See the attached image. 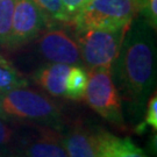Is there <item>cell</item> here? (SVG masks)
<instances>
[{"instance_id": "6da1fadb", "label": "cell", "mask_w": 157, "mask_h": 157, "mask_svg": "<svg viewBox=\"0 0 157 157\" xmlns=\"http://www.w3.org/2000/svg\"><path fill=\"white\" fill-rule=\"evenodd\" d=\"M155 29L136 15L126 29L122 43L111 67L121 99L135 119L144 109L156 79Z\"/></svg>"}, {"instance_id": "7a4b0ae2", "label": "cell", "mask_w": 157, "mask_h": 157, "mask_svg": "<svg viewBox=\"0 0 157 157\" xmlns=\"http://www.w3.org/2000/svg\"><path fill=\"white\" fill-rule=\"evenodd\" d=\"M139 10L140 0H90L70 23L76 33L90 28L128 27Z\"/></svg>"}, {"instance_id": "3957f363", "label": "cell", "mask_w": 157, "mask_h": 157, "mask_svg": "<svg viewBox=\"0 0 157 157\" xmlns=\"http://www.w3.org/2000/svg\"><path fill=\"white\" fill-rule=\"evenodd\" d=\"M2 108L7 117L32 121L42 126L59 128L61 112L45 95L39 92L19 87L1 93Z\"/></svg>"}, {"instance_id": "277c9868", "label": "cell", "mask_w": 157, "mask_h": 157, "mask_svg": "<svg viewBox=\"0 0 157 157\" xmlns=\"http://www.w3.org/2000/svg\"><path fill=\"white\" fill-rule=\"evenodd\" d=\"M127 27L90 28L77 33L80 56L90 69H111L118 56Z\"/></svg>"}, {"instance_id": "5b68a950", "label": "cell", "mask_w": 157, "mask_h": 157, "mask_svg": "<svg viewBox=\"0 0 157 157\" xmlns=\"http://www.w3.org/2000/svg\"><path fill=\"white\" fill-rule=\"evenodd\" d=\"M84 98L101 118L120 128L124 126L121 97L114 84L111 69H90Z\"/></svg>"}, {"instance_id": "8992f818", "label": "cell", "mask_w": 157, "mask_h": 157, "mask_svg": "<svg viewBox=\"0 0 157 157\" xmlns=\"http://www.w3.org/2000/svg\"><path fill=\"white\" fill-rule=\"evenodd\" d=\"M48 23L49 19L34 0H15L7 47L17 48L28 43L48 26Z\"/></svg>"}, {"instance_id": "52a82bcc", "label": "cell", "mask_w": 157, "mask_h": 157, "mask_svg": "<svg viewBox=\"0 0 157 157\" xmlns=\"http://www.w3.org/2000/svg\"><path fill=\"white\" fill-rule=\"evenodd\" d=\"M39 50L50 63L67 65H79L83 63L77 40L63 28L45 30L39 41Z\"/></svg>"}, {"instance_id": "ba28073f", "label": "cell", "mask_w": 157, "mask_h": 157, "mask_svg": "<svg viewBox=\"0 0 157 157\" xmlns=\"http://www.w3.org/2000/svg\"><path fill=\"white\" fill-rule=\"evenodd\" d=\"M21 150L25 157H67L62 136L55 128L47 126L23 135Z\"/></svg>"}, {"instance_id": "9c48e42d", "label": "cell", "mask_w": 157, "mask_h": 157, "mask_svg": "<svg viewBox=\"0 0 157 157\" xmlns=\"http://www.w3.org/2000/svg\"><path fill=\"white\" fill-rule=\"evenodd\" d=\"M102 129L78 124L62 136L67 157H99V141Z\"/></svg>"}, {"instance_id": "30bf717a", "label": "cell", "mask_w": 157, "mask_h": 157, "mask_svg": "<svg viewBox=\"0 0 157 157\" xmlns=\"http://www.w3.org/2000/svg\"><path fill=\"white\" fill-rule=\"evenodd\" d=\"M99 157H148L128 137H119L101 130L99 141Z\"/></svg>"}, {"instance_id": "8fae6325", "label": "cell", "mask_w": 157, "mask_h": 157, "mask_svg": "<svg viewBox=\"0 0 157 157\" xmlns=\"http://www.w3.org/2000/svg\"><path fill=\"white\" fill-rule=\"evenodd\" d=\"M70 65L62 63H50L40 67L34 78L48 93L55 97L65 95V80Z\"/></svg>"}, {"instance_id": "7c38bea8", "label": "cell", "mask_w": 157, "mask_h": 157, "mask_svg": "<svg viewBox=\"0 0 157 157\" xmlns=\"http://www.w3.org/2000/svg\"><path fill=\"white\" fill-rule=\"evenodd\" d=\"M89 82V72L80 65H72L69 69L65 80V95L72 100H80L84 98Z\"/></svg>"}, {"instance_id": "4fadbf2b", "label": "cell", "mask_w": 157, "mask_h": 157, "mask_svg": "<svg viewBox=\"0 0 157 157\" xmlns=\"http://www.w3.org/2000/svg\"><path fill=\"white\" fill-rule=\"evenodd\" d=\"M26 86V78L10 61L0 56V93Z\"/></svg>"}, {"instance_id": "5bb4252c", "label": "cell", "mask_w": 157, "mask_h": 157, "mask_svg": "<svg viewBox=\"0 0 157 157\" xmlns=\"http://www.w3.org/2000/svg\"><path fill=\"white\" fill-rule=\"evenodd\" d=\"M15 0H0V45L7 47L11 35Z\"/></svg>"}, {"instance_id": "9a60e30c", "label": "cell", "mask_w": 157, "mask_h": 157, "mask_svg": "<svg viewBox=\"0 0 157 157\" xmlns=\"http://www.w3.org/2000/svg\"><path fill=\"white\" fill-rule=\"evenodd\" d=\"M34 1L43 11V13L49 19V21L52 20L55 22H70L64 10L62 0H34Z\"/></svg>"}, {"instance_id": "2e32d148", "label": "cell", "mask_w": 157, "mask_h": 157, "mask_svg": "<svg viewBox=\"0 0 157 157\" xmlns=\"http://www.w3.org/2000/svg\"><path fill=\"white\" fill-rule=\"evenodd\" d=\"M147 124L150 126L151 128L156 130L157 128V95L154 92V94L149 98V101L147 104V112H146V121L144 127Z\"/></svg>"}, {"instance_id": "e0dca14e", "label": "cell", "mask_w": 157, "mask_h": 157, "mask_svg": "<svg viewBox=\"0 0 157 157\" xmlns=\"http://www.w3.org/2000/svg\"><path fill=\"white\" fill-rule=\"evenodd\" d=\"M89 1L90 0H62L64 10H65V13H67L70 22L73 20V17L87 5Z\"/></svg>"}, {"instance_id": "ac0fdd59", "label": "cell", "mask_w": 157, "mask_h": 157, "mask_svg": "<svg viewBox=\"0 0 157 157\" xmlns=\"http://www.w3.org/2000/svg\"><path fill=\"white\" fill-rule=\"evenodd\" d=\"M12 137H13L12 128L4 121V119H0V149L7 146L12 141Z\"/></svg>"}, {"instance_id": "d6986e66", "label": "cell", "mask_w": 157, "mask_h": 157, "mask_svg": "<svg viewBox=\"0 0 157 157\" xmlns=\"http://www.w3.org/2000/svg\"><path fill=\"white\" fill-rule=\"evenodd\" d=\"M0 119H8V117L6 115L5 111H4V108H2V100H1V93H0Z\"/></svg>"}, {"instance_id": "ffe728a7", "label": "cell", "mask_w": 157, "mask_h": 157, "mask_svg": "<svg viewBox=\"0 0 157 157\" xmlns=\"http://www.w3.org/2000/svg\"><path fill=\"white\" fill-rule=\"evenodd\" d=\"M5 157H15V156H5Z\"/></svg>"}]
</instances>
